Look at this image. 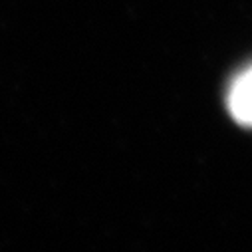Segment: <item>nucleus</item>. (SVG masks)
Here are the masks:
<instances>
[{"mask_svg": "<svg viewBox=\"0 0 252 252\" xmlns=\"http://www.w3.org/2000/svg\"><path fill=\"white\" fill-rule=\"evenodd\" d=\"M228 109L238 123L252 125V68L242 72L230 86Z\"/></svg>", "mask_w": 252, "mask_h": 252, "instance_id": "nucleus-1", "label": "nucleus"}]
</instances>
